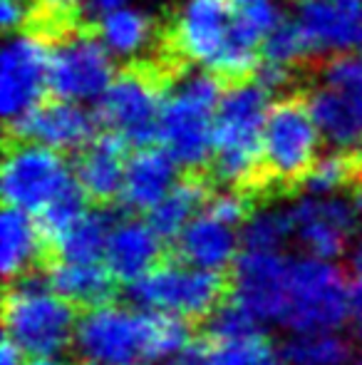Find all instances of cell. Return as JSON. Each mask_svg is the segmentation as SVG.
<instances>
[{"instance_id":"25","label":"cell","mask_w":362,"mask_h":365,"mask_svg":"<svg viewBox=\"0 0 362 365\" xmlns=\"http://www.w3.org/2000/svg\"><path fill=\"white\" fill-rule=\"evenodd\" d=\"M97 30L107 48L117 55H139L144 48H149L151 40L161 35V28L156 30V23L149 15L122 8L107 10Z\"/></svg>"},{"instance_id":"19","label":"cell","mask_w":362,"mask_h":365,"mask_svg":"<svg viewBox=\"0 0 362 365\" xmlns=\"http://www.w3.org/2000/svg\"><path fill=\"white\" fill-rule=\"evenodd\" d=\"M48 284L55 293L68 298L70 303L87 311V308L107 306L117 298L122 281L110 271L105 261H50L45 266Z\"/></svg>"},{"instance_id":"24","label":"cell","mask_w":362,"mask_h":365,"mask_svg":"<svg viewBox=\"0 0 362 365\" xmlns=\"http://www.w3.org/2000/svg\"><path fill=\"white\" fill-rule=\"evenodd\" d=\"M310 112L323 137L335 149L362 147V120L353 112V107L333 90L320 82L313 90H305Z\"/></svg>"},{"instance_id":"30","label":"cell","mask_w":362,"mask_h":365,"mask_svg":"<svg viewBox=\"0 0 362 365\" xmlns=\"http://www.w3.org/2000/svg\"><path fill=\"white\" fill-rule=\"evenodd\" d=\"M293 217L283 209H258L243 224L241 249L248 251H278L293 236Z\"/></svg>"},{"instance_id":"18","label":"cell","mask_w":362,"mask_h":365,"mask_svg":"<svg viewBox=\"0 0 362 365\" xmlns=\"http://www.w3.org/2000/svg\"><path fill=\"white\" fill-rule=\"evenodd\" d=\"M176 167L179 164L174 162V157L164 147L151 145L134 149V154H129L124 184H122V207L139 214L154 209L171 192V187L179 182Z\"/></svg>"},{"instance_id":"41","label":"cell","mask_w":362,"mask_h":365,"mask_svg":"<svg viewBox=\"0 0 362 365\" xmlns=\"http://www.w3.org/2000/svg\"><path fill=\"white\" fill-rule=\"evenodd\" d=\"M176 365H179V363H176Z\"/></svg>"},{"instance_id":"38","label":"cell","mask_w":362,"mask_h":365,"mask_svg":"<svg viewBox=\"0 0 362 365\" xmlns=\"http://www.w3.org/2000/svg\"><path fill=\"white\" fill-rule=\"evenodd\" d=\"M228 3H231V5H233V8H241V5L251 3V0H228Z\"/></svg>"},{"instance_id":"28","label":"cell","mask_w":362,"mask_h":365,"mask_svg":"<svg viewBox=\"0 0 362 365\" xmlns=\"http://www.w3.org/2000/svg\"><path fill=\"white\" fill-rule=\"evenodd\" d=\"M315 70L323 85L333 87L362 120V58L345 53H333L315 60Z\"/></svg>"},{"instance_id":"27","label":"cell","mask_w":362,"mask_h":365,"mask_svg":"<svg viewBox=\"0 0 362 365\" xmlns=\"http://www.w3.org/2000/svg\"><path fill=\"white\" fill-rule=\"evenodd\" d=\"M198 365H283L285 361L275 356V351L263 336L243 338V341H208L206 336H198L196 341Z\"/></svg>"},{"instance_id":"12","label":"cell","mask_w":362,"mask_h":365,"mask_svg":"<svg viewBox=\"0 0 362 365\" xmlns=\"http://www.w3.org/2000/svg\"><path fill=\"white\" fill-rule=\"evenodd\" d=\"M97 130H100V122L95 115L85 112L73 100L50 95L25 115L10 120L5 127V137L40 142L58 152L75 154L95 140Z\"/></svg>"},{"instance_id":"9","label":"cell","mask_w":362,"mask_h":365,"mask_svg":"<svg viewBox=\"0 0 362 365\" xmlns=\"http://www.w3.org/2000/svg\"><path fill=\"white\" fill-rule=\"evenodd\" d=\"M75 179L58 149L30 140L5 137L3 199L38 217L65 187Z\"/></svg>"},{"instance_id":"16","label":"cell","mask_w":362,"mask_h":365,"mask_svg":"<svg viewBox=\"0 0 362 365\" xmlns=\"http://www.w3.org/2000/svg\"><path fill=\"white\" fill-rule=\"evenodd\" d=\"M169 246L156 236L149 221L117 219L105 246V264L110 271L129 286L139 276H144L151 266H156L166 256Z\"/></svg>"},{"instance_id":"6","label":"cell","mask_w":362,"mask_h":365,"mask_svg":"<svg viewBox=\"0 0 362 365\" xmlns=\"http://www.w3.org/2000/svg\"><path fill=\"white\" fill-rule=\"evenodd\" d=\"M233 23L236 10L228 0H186L166 28H161L159 45L186 65H206L223 82L251 80L233 53Z\"/></svg>"},{"instance_id":"21","label":"cell","mask_w":362,"mask_h":365,"mask_svg":"<svg viewBox=\"0 0 362 365\" xmlns=\"http://www.w3.org/2000/svg\"><path fill=\"white\" fill-rule=\"evenodd\" d=\"M0 236H3V276L13 281L30 271L45 269L48 259V239L40 229L38 219L30 212L5 204L3 221H0Z\"/></svg>"},{"instance_id":"3","label":"cell","mask_w":362,"mask_h":365,"mask_svg":"<svg viewBox=\"0 0 362 365\" xmlns=\"http://www.w3.org/2000/svg\"><path fill=\"white\" fill-rule=\"evenodd\" d=\"M80 308L53 291L43 269L8 281L3 298L5 336L25 358H53L78 333Z\"/></svg>"},{"instance_id":"32","label":"cell","mask_w":362,"mask_h":365,"mask_svg":"<svg viewBox=\"0 0 362 365\" xmlns=\"http://www.w3.org/2000/svg\"><path fill=\"white\" fill-rule=\"evenodd\" d=\"M0 365H23V351L5 336L3 351H0Z\"/></svg>"},{"instance_id":"36","label":"cell","mask_w":362,"mask_h":365,"mask_svg":"<svg viewBox=\"0 0 362 365\" xmlns=\"http://www.w3.org/2000/svg\"><path fill=\"white\" fill-rule=\"evenodd\" d=\"M355 207H358V212L362 214V189L355 192Z\"/></svg>"},{"instance_id":"13","label":"cell","mask_w":362,"mask_h":365,"mask_svg":"<svg viewBox=\"0 0 362 365\" xmlns=\"http://www.w3.org/2000/svg\"><path fill=\"white\" fill-rule=\"evenodd\" d=\"M290 259L278 251L243 249L231 266V298L256 313L261 321L283 318L288 298Z\"/></svg>"},{"instance_id":"15","label":"cell","mask_w":362,"mask_h":365,"mask_svg":"<svg viewBox=\"0 0 362 365\" xmlns=\"http://www.w3.org/2000/svg\"><path fill=\"white\" fill-rule=\"evenodd\" d=\"M129 142L122 135L102 130L90 145L73 154V172L92 207H112L124 184Z\"/></svg>"},{"instance_id":"8","label":"cell","mask_w":362,"mask_h":365,"mask_svg":"<svg viewBox=\"0 0 362 365\" xmlns=\"http://www.w3.org/2000/svg\"><path fill=\"white\" fill-rule=\"evenodd\" d=\"M350 318V286L330 259H290L288 298L280 323L290 331H335Z\"/></svg>"},{"instance_id":"2","label":"cell","mask_w":362,"mask_h":365,"mask_svg":"<svg viewBox=\"0 0 362 365\" xmlns=\"http://www.w3.org/2000/svg\"><path fill=\"white\" fill-rule=\"evenodd\" d=\"M191 65L171 58L156 45L149 58H137L115 73L97 102L102 130L122 135L129 147L142 149L159 142L161 110L169 90Z\"/></svg>"},{"instance_id":"20","label":"cell","mask_w":362,"mask_h":365,"mask_svg":"<svg viewBox=\"0 0 362 365\" xmlns=\"http://www.w3.org/2000/svg\"><path fill=\"white\" fill-rule=\"evenodd\" d=\"M213 189L216 184L211 182L206 169L203 172H181L179 182L171 187V192L154 209L147 212V221L156 231V236L166 246H171L186 229L188 221L203 212Z\"/></svg>"},{"instance_id":"4","label":"cell","mask_w":362,"mask_h":365,"mask_svg":"<svg viewBox=\"0 0 362 365\" xmlns=\"http://www.w3.org/2000/svg\"><path fill=\"white\" fill-rule=\"evenodd\" d=\"M226 82L213 70H183L161 110L159 145L183 172H203L213 154V122Z\"/></svg>"},{"instance_id":"40","label":"cell","mask_w":362,"mask_h":365,"mask_svg":"<svg viewBox=\"0 0 362 365\" xmlns=\"http://www.w3.org/2000/svg\"><path fill=\"white\" fill-rule=\"evenodd\" d=\"M85 365H102V363H95V361H87V363H85Z\"/></svg>"},{"instance_id":"26","label":"cell","mask_w":362,"mask_h":365,"mask_svg":"<svg viewBox=\"0 0 362 365\" xmlns=\"http://www.w3.org/2000/svg\"><path fill=\"white\" fill-rule=\"evenodd\" d=\"M353 356V346L333 331H300L280 348L288 365H345Z\"/></svg>"},{"instance_id":"7","label":"cell","mask_w":362,"mask_h":365,"mask_svg":"<svg viewBox=\"0 0 362 365\" xmlns=\"http://www.w3.org/2000/svg\"><path fill=\"white\" fill-rule=\"evenodd\" d=\"M320 135L305 90L295 87L273 102L263 127V172L271 197L303 189L318 162Z\"/></svg>"},{"instance_id":"17","label":"cell","mask_w":362,"mask_h":365,"mask_svg":"<svg viewBox=\"0 0 362 365\" xmlns=\"http://www.w3.org/2000/svg\"><path fill=\"white\" fill-rule=\"evenodd\" d=\"M233 229L236 226L201 212L188 221L179 239L169 246V254L198 269L228 271L238 259V246H241V236Z\"/></svg>"},{"instance_id":"35","label":"cell","mask_w":362,"mask_h":365,"mask_svg":"<svg viewBox=\"0 0 362 365\" xmlns=\"http://www.w3.org/2000/svg\"><path fill=\"white\" fill-rule=\"evenodd\" d=\"M25 365H65V363H58V361H53V358H30Z\"/></svg>"},{"instance_id":"1","label":"cell","mask_w":362,"mask_h":365,"mask_svg":"<svg viewBox=\"0 0 362 365\" xmlns=\"http://www.w3.org/2000/svg\"><path fill=\"white\" fill-rule=\"evenodd\" d=\"M198 328L181 316L159 311H127L107 306L80 313L78 341L85 361L102 365H137L181 353Z\"/></svg>"},{"instance_id":"39","label":"cell","mask_w":362,"mask_h":365,"mask_svg":"<svg viewBox=\"0 0 362 365\" xmlns=\"http://www.w3.org/2000/svg\"><path fill=\"white\" fill-rule=\"evenodd\" d=\"M53 3H63V5H75L78 0H53Z\"/></svg>"},{"instance_id":"11","label":"cell","mask_w":362,"mask_h":365,"mask_svg":"<svg viewBox=\"0 0 362 365\" xmlns=\"http://www.w3.org/2000/svg\"><path fill=\"white\" fill-rule=\"evenodd\" d=\"M50 45L23 33L3 50L0 77V107L5 122L25 115L50 95Z\"/></svg>"},{"instance_id":"23","label":"cell","mask_w":362,"mask_h":365,"mask_svg":"<svg viewBox=\"0 0 362 365\" xmlns=\"http://www.w3.org/2000/svg\"><path fill=\"white\" fill-rule=\"evenodd\" d=\"M117 224V217L110 212V207H92L75 221L70 229H65L55 241L48 244L50 261H100L105 259V246L110 239L112 226ZM45 271V269H43Z\"/></svg>"},{"instance_id":"29","label":"cell","mask_w":362,"mask_h":365,"mask_svg":"<svg viewBox=\"0 0 362 365\" xmlns=\"http://www.w3.org/2000/svg\"><path fill=\"white\" fill-rule=\"evenodd\" d=\"M198 331H201V336H206L208 341H218V343L263 336L261 318L248 311L243 303H238L236 298H226V301L208 316V321L203 323Z\"/></svg>"},{"instance_id":"14","label":"cell","mask_w":362,"mask_h":365,"mask_svg":"<svg viewBox=\"0 0 362 365\" xmlns=\"http://www.w3.org/2000/svg\"><path fill=\"white\" fill-rule=\"evenodd\" d=\"M355 209L340 199L305 197L290 209L293 231L313 256L335 259L348 251L355 236V229H358Z\"/></svg>"},{"instance_id":"22","label":"cell","mask_w":362,"mask_h":365,"mask_svg":"<svg viewBox=\"0 0 362 365\" xmlns=\"http://www.w3.org/2000/svg\"><path fill=\"white\" fill-rule=\"evenodd\" d=\"M300 23L318 53H338L358 48L362 33V10L340 8L333 0H305L300 3Z\"/></svg>"},{"instance_id":"37","label":"cell","mask_w":362,"mask_h":365,"mask_svg":"<svg viewBox=\"0 0 362 365\" xmlns=\"http://www.w3.org/2000/svg\"><path fill=\"white\" fill-rule=\"evenodd\" d=\"M350 365H362V351H360V353H355L353 361H350Z\"/></svg>"},{"instance_id":"10","label":"cell","mask_w":362,"mask_h":365,"mask_svg":"<svg viewBox=\"0 0 362 365\" xmlns=\"http://www.w3.org/2000/svg\"><path fill=\"white\" fill-rule=\"evenodd\" d=\"M115 68L100 30L85 23L50 45V95L63 100H95L110 87Z\"/></svg>"},{"instance_id":"34","label":"cell","mask_w":362,"mask_h":365,"mask_svg":"<svg viewBox=\"0 0 362 365\" xmlns=\"http://www.w3.org/2000/svg\"><path fill=\"white\" fill-rule=\"evenodd\" d=\"M338 3L340 8H348V10H362V0H333Z\"/></svg>"},{"instance_id":"33","label":"cell","mask_w":362,"mask_h":365,"mask_svg":"<svg viewBox=\"0 0 362 365\" xmlns=\"http://www.w3.org/2000/svg\"><path fill=\"white\" fill-rule=\"evenodd\" d=\"M124 3V0H92V5H95L97 10H115V8H119V5Z\"/></svg>"},{"instance_id":"31","label":"cell","mask_w":362,"mask_h":365,"mask_svg":"<svg viewBox=\"0 0 362 365\" xmlns=\"http://www.w3.org/2000/svg\"><path fill=\"white\" fill-rule=\"evenodd\" d=\"M353 266H355V281L350 286V318H353L355 331L362 336V244L355 251Z\"/></svg>"},{"instance_id":"5","label":"cell","mask_w":362,"mask_h":365,"mask_svg":"<svg viewBox=\"0 0 362 365\" xmlns=\"http://www.w3.org/2000/svg\"><path fill=\"white\" fill-rule=\"evenodd\" d=\"M129 301L144 311L181 316L196 328L208 321L226 298H231V269H198L186 261L166 256L144 276L129 284Z\"/></svg>"}]
</instances>
